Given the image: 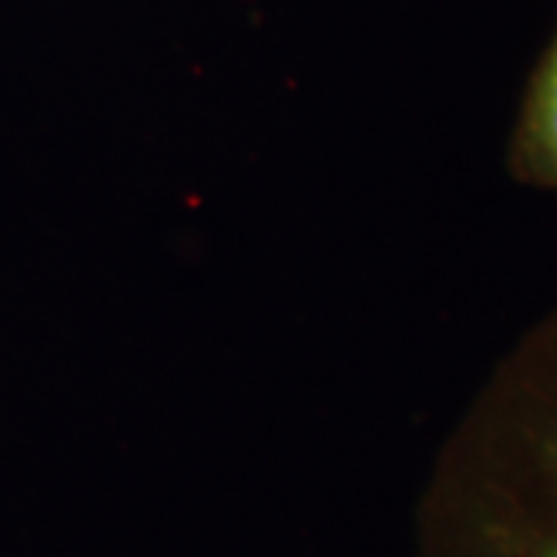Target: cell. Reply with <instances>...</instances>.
Returning a JSON list of instances; mask_svg holds the SVG:
<instances>
[{
    "mask_svg": "<svg viewBox=\"0 0 557 557\" xmlns=\"http://www.w3.org/2000/svg\"><path fill=\"white\" fill-rule=\"evenodd\" d=\"M446 480L434 557H557V325Z\"/></svg>",
    "mask_w": 557,
    "mask_h": 557,
    "instance_id": "obj_1",
    "label": "cell"
},
{
    "mask_svg": "<svg viewBox=\"0 0 557 557\" xmlns=\"http://www.w3.org/2000/svg\"><path fill=\"white\" fill-rule=\"evenodd\" d=\"M511 168L520 180L557 193V32L527 87L511 143Z\"/></svg>",
    "mask_w": 557,
    "mask_h": 557,
    "instance_id": "obj_2",
    "label": "cell"
}]
</instances>
